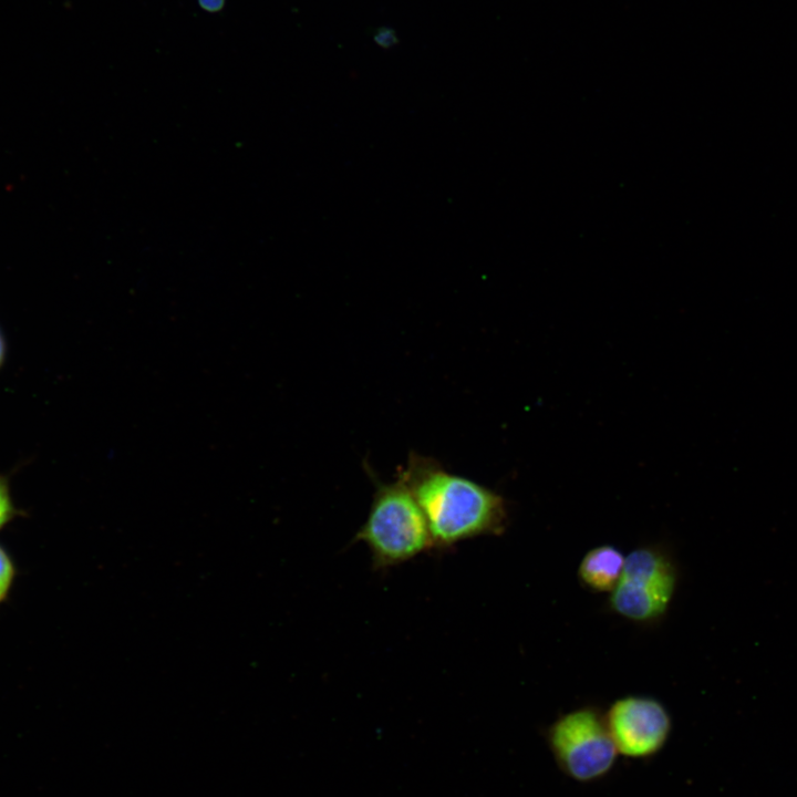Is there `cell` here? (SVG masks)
<instances>
[{"instance_id":"cell-1","label":"cell","mask_w":797,"mask_h":797,"mask_svg":"<svg viewBox=\"0 0 797 797\" xmlns=\"http://www.w3.org/2000/svg\"><path fill=\"white\" fill-rule=\"evenodd\" d=\"M398 475L425 516L434 548L448 549L468 539L505 531L508 509L495 490L416 453L410 454Z\"/></svg>"},{"instance_id":"cell-2","label":"cell","mask_w":797,"mask_h":797,"mask_svg":"<svg viewBox=\"0 0 797 797\" xmlns=\"http://www.w3.org/2000/svg\"><path fill=\"white\" fill-rule=\"evenodd\" d=\"M355 540L365 545L379 569L401 565L434 548L425 516L400 475L390 484L375 482L370 510Z\"/></svg>"},{"instance_id":"cell-3","label":"cell","mask_w":797,"mask_h":797,"mask_svg":"<svg viewBox=\"0 0 797 797\" xmlns=\"http://www.w3.org/2000/svg\"><path fill=\"white\" fill-rule=\"evenodd\" d=\"M551 755L568 778L593 783L613 768L618 751L604 715L594 707H580L558 717L547 729Z\"/></svg>"},{"instance_id":"cell-4","label":"cell","mask_w":797,"mask_h":797,"mask_svg":"<svg viewBox=\"0 0 797 797\" xmlns=\"http://www.w3.org/2000/svg\"><path fill=\"white\" fill-rule=\"evenodd\" d=\"M676 580V568L662 549L639 547L625 557L620 580L610 592V608L634 622L658 620L672 601Z\"/></svg>"},{"instance_id":"cell-5","label":"cell","mask_w":797,"mask_h":797,"mask_svg":"<svg viewBox=\"0 0 797 797\" xmlns=\"http://www.w3.org/2000/svg\"><path fill=\"white\" fill-rule=\"evenodd\" d=\"M604 720L618 754L645 759L665 746L672 731L669 711L658 700L628 695L614 701Z\"/></svg>"},{"instance_id":"cell-6","label":"cell","mask_w":797,"mask_h":797,"mask_svg":"<svg viewBox=\"0 0 797 797\" xmlns=\"http://www.w3.org/2000/svg\"><path fill=\"white\" fill-rule=\"evenodd\" d=\"M625 557L611 546L590 549L581 559L578 577L584 587L597 592H611L620 580Z\"/></svg>"},{"instance_id":"cell-7","label":"cell","mask_w":797,"mask_h":797,"mask_svg":"<svg viewBox=\"0 0 797 797\" xmlns=\"http://www.w3.org/2000/svg\"><path fill=\"white\" fill-rule=\"evenodd\" d=\"M17 576L12 557L0 545V604L7 600Z\"/></svg>"},{"instance_id":"cell-8","label":"cell","mask_w":797,"mask_h":797,"mask_svg":"<svg viewBox=\"0 0 797 797\" xmlns=\"http://www.w3.org/2000/svg\"><path fill=\"white\" fill-rule=\"evenodd\" d=\"M18 514L19 511L10 495L8 482L4 477L0 476V530L13 520Z\"/></svg>"},{"instance_id":"cell-9","label":"cell","mask_w":797,"mask_h":797,"mask_svg":"<svg viewBox=\"0 0 797 797\" xmlns=\"http://www.w3.org/2000/svg\"><path fill=\"white\" fill-rule=\"evenodd\" d=\"M200 8L208 12L220 11L225 6V0H198Z\"/></svg>"},{"instance_id":"cell-10","label":"cell","mask_w":797,"mask_h":797,"mask_svg":"<svg viewBox=\"0 0 797 797\" xmlns=\"http://www.w3.org/2000/svg\"><path fill=\"white\" fill-rule=\"evenodd\" d=\"M4 345H6V344H4V340H3V337H2V334H1V332H0V365H1V363H2V361H3V358H4V350H6V346H4Z\"/></svg>"}]
</instances>
